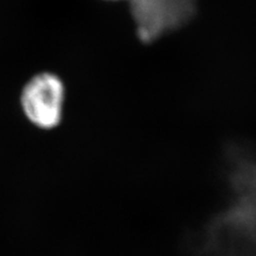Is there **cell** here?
<instances>
[{
    "instance_id": "6da1fadb",
    "label": "cell",
    "mask_w": 256,
    "mask_h": 256,
    "mask_svg": "<svg viewBox=\"0 0 256 256\" xmlns=\"http://www.w3.org/2000/svg\"><path fill=\"white\" fill-rule=\"evenodd\" d=\"M136 34L144 44L178 31L196 16L198 0H130Z\"/></svg>"
},
{
    "instance_id": "7a4b0ae2",
    "label": "cell",
    "mask_w": 256,
    "mask_h": 256,
    "mask_svg": "<svg viewBox=\"0 0 256 256\" xmlns=\"http://www.w3.org/2000/svg\"><path fill=\"white\" fill-rule=\"evenodd\" d=\"M20 102L22 114L32 125L43 130H54L63 118L66 86L58 75L41 72L24 84Z\"/></svg>"
},
{
    "instance_id": "3957f363",
    "label": "cell",
    "mask_w": 256,
    "mask_h": 256,
    "mask_svg": "<svg viewBox=\"0 0 256 256\" xmlns=\"http://www.w3.org/2000/svg\"><path fill=\"white\" fill-rule=\"evenodd\" d=\"M105 2H130V0H105Z\"/></svg>"
}]
</instances>
